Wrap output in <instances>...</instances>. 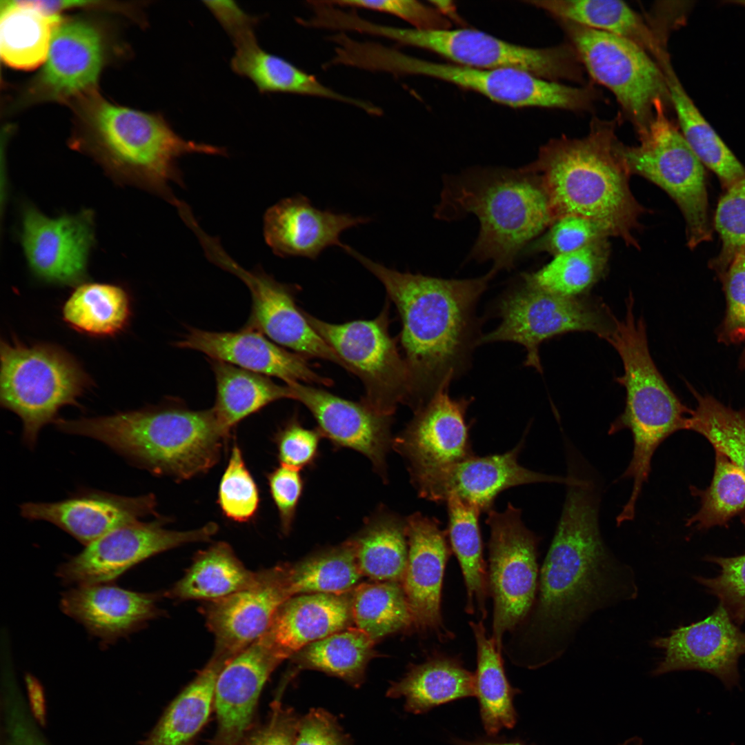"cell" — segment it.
Instances as JSON below:
<instances>
[{"label":"cell","mask_w":745,"mask_h":745,"mask_svg":"<svg viewBox=\"0 0 745 745\" xmlns=\"http://www.w3.org/2000/svg\"><path fill=\"white\" fill-rule=\"evenodd\" d=\"M726 3L735 4L745 8V0H727Z\"/></svg>","instance_id":"03108f58"},{"label":"cell","mask_w":745,"mask_h":745,"mask_svg":"<svg viewBox=\"0 0 745 745\" xmlns=\"http://www.w3.org/2000/svg\"><path fill=\"white\" fill-rule=\"evenodd\" d=\"M164 523L157 519L117 528L61 564L57 575L66 585L111 583L146 559L188 543L209 540L218 530L215 523L186 531L165 529Z\"/></svg>","instance_id":"e0dca14e"},{"label":"cell","mask_w":745,"mask_h":745,"mask_svg":"<svg viewBox=\"0 0 745 745\" xmlns=\"http://www.w3.org/2000/svg\"><path fill=\"white\" fill-rule=\"evenodd\" d=\"M616 124L594 117L585 137L552 139L522 168L538 175L552 223L566 216L586 218L609 237L639 248L634 232L646 209L633 196L630 175L617 154Z\"/></svg>","instance_id":"3957f363"},{"label":"cell","mask_w":745,"mask_h":745,"mask_svg":"<svg viewBox=\"0 0 745 745\" xmlns=\"http://www.w3.org/2000/svg\"><path fill=\"white\" fill-rule=\"evenodd\" d=\"M379 34L402 46L435 52L456 64L483 69H515L552 81L586 84L584 67L570 43L530 48L470 28L421 30L384 25Z\"/></svg>","instance_id":"4fadbf2b"},{"label":"cell","mask_w":745,"mask_h":745,"mask_svg":"<svg viewBox=\"0 0 745 745\" xmlns=\"http://www.w3.org/2000/svg\"><path fill=\"white\" fill-rule=\"evenodd\" d=\"M321 436L319 430L306 428L296 419L290 420L275 437L280 464L299 470L312 464Z\"/></svg>","instance_id":"6f0895ef"},{"label":"cell","mask_w":745,"mask_h":745,"mask_svg":"<svg viewBox=\"0 0 745 745\" xmlns=\"http://www.w3.org/2000/svg\"><path fill=\"white\" fill-rule=\"evenodd\" d=\"M290 597L286 565H281L257 573L247 588L210 602L203 613L215 637L214 656L229 661L262 637Z\"/></svg>","instance_id":"7402d4cb"},{"label":"cell","mask_w":745,"mask_h":745,"mask_svg":"<svg viewBox=\"0 0 745 745\" xmlns=\"http://www.w3.org/2000/svg\"><path fill=\"white\" fill-rule=\"evenodd\" d=\"M0 403L22 421V440L33 449L41 429L59 419V410L78 406L93 385L78 361L48 343L1 341Z\"/></svg>","instance_id":"ba28073f"},{"label":"cell","mask_w":745,"mask_h":745,"mask_svg":"<svg viewBox=\"0 0 745 745\" xmlns=\"http://www.w3.org/2000/svg\"><path fill=\"white\" fill-rule=\"evenodd\" d=\"M488 593L493 601L491 638L501 652L504 637L525 619L537 590L539 539L522 520V512L508 503L503 512L490 510Z\"/></svg>","instance_id":"9a60e30c"},{"label":"cell","mask_w":745,"mask_h":745,"mask_svg":"<svg viewBox=\"0 0 745 745\" xmlns=\"http://www.w3.org/2000/svg\"><path fill=\"white\" fill-rule=\"evenodd\" d=\"M107 33L92 19L61 17L54 28L43 66L27 88L26 100L70 105L97 90L100 73L109 56Z\"/></svg>","instance_id":"2e32d148"},{"label":"cell","mask_w":745,"mask_h":745,"mask_svg":"<svg viewBox=\"0 0 745 745\" xmlns=\"http://www.w3.org/2000/svg\"><path fill=\"white\" fill-rule=\"evenodd\" d=\"M72 148L88 155L115 180L154 193L173 205L170 183L183 186L179 157L192 153L226 155L225 148L180 137L159 113L114 104L98 90L71 104Z\"/></svg>","instance_id":"277c9868"},{"label":"cell","mask_w":745,"mask_h":745,"mask_svg":"<svg viewBox=\"0 0 745 745\" xmlns=\"http://www.w3.org/2000/svg\"><path fill=\"white\" fill-rule=\"evenodd\" d=\"M448 386L440 388L414 410L413 419L393 440L392 446L406 460L409 473L475 455L466 422L471 400L450 397Z\"/></svg>","instance_id":"603a6c76"},{"label":"cell","mask_w":745,"mask_h":745,"mask_svg":"<svg viewBox=\"0 0 745 745\" xmlns=\"http://www.w3.org/2000/svg\"><path fill=\"white\" fill-rule=\"evenodd\" d=\"M216 381V399L212 407L221 425L227 431L246 417L281 399H292L286 384L272 381L268 376L210 359Z\"/></svg>","instance_id":"ab89813d"},{"label":"cell","mask_w":745,"mask_h":745,"mask_svg":"<svg viewBox=\"0 0 745 745\" xmlns=\"http://www.w3.org/2000/svg\"><path fill=\"white\" fill-rule=\"evenodd\" d=\"M475 695L474 676L457 658L435 655L414 665L386 692L390 698L404 697L408 713H425L439 705Z\"/></svg>","instance_id":"e575fe53"},{"label":"cell","mask_w":745,"mask_h":745,"mask_svg":"<svg viewBox=\"0 0 745 745\" xmlns=\"http://www.w3.org/2000/svg\"><path fill=\"white\" fill-rule=\"evenodd\" d=\"M156 506L152 494L127 497L87 488L58 501L23 503L19 509L23 517L50 522L86 546L117 528L155 515Z\"/></svg>","instance_id":"484cf974"},{"label":"cell","mask_w":745,"mask_h":745,"mask_svg":"<svg viewBox=\"0 0 745 745\" xmlns=\"http://www.w3.org/2000/svg\"><path fill=\"white\" fill-rule=\"evenodd\" d=\"M272 498L278 510L281 530L288 534L304 488L299 470L280 464L268 475Z\"/></svg>","instance_id":"94428289"},{"label":"cell","mask_w":745,"mask_h":745,"mask_svg":"<svg viewBox=\"0 0 745 745\" xmlns=\"http://www.w3.org/2000/svg\"><path fill=\"white\" fill-rule=\"evenodd\" d=\"M293 745H353L336 716L312 708L300 717Z\"/></svg>","instance_id":"91938a15"},{"label":"cell","mask_w":745,"mask_h":745,"mask_svg":"<svg viewBox=\"0 0 745 745\" xmlns=\"http://www.w3.org/2000/svg\"><path fill=\"white\" fill-rule=\"evenodd\" d=\"M657 62L665 77L679 128L703 165L717 177L724 190L745 177V167L705 119L675 73L668 52Z\"/></svg>","instance_id":"836d02e7"},{"label":"cell","mask_w":745,"mask_h":745,"mask_svg":"<svg viewBox=\"0 0 745 745\" xmlns=\"http://www.w3.org/2000/svg\"><path fill=\"white\" fill-rule=\"evenodd\" d=\"M370 218L322 210L302 195L280 200L264 217V235L272 252L281 257L316 259L327 248L344 245L339 239L347 229Z\"/></svg>","instance_id":"f1b7e54d"},{"label":"cell","mask_w":745,"mask_h":745,"mask_svg":"<svg viewBox=\"0 0 745 745\" xmlns=\"http://www.w3.org/2000/svg\"><path fill=\"white\" fill-rule=\"evenodd\" d=\"M372 72L396 76L421 75L477 92L513 108L539 107L590 112L601 100L590 83L571 86L515 69H483L453 63H438L404 54L380 43L368 55Z\"/></svg>","instance_id":"9c48e42d"},{"label":"cell","mask_w":745,"mask_h":745,"mask_svg":"<svg viewBox=\"0 0 745 745\" xmlns=\"http://www.w3.org/2000/svg\"><path fill=\"white\" fill-rule=\"evenodd\" d=\"M448 515V536L451 549L459 564L466 590V611L486 619L489 595L487 572L483 559L482 541L477 508L457 497L446 501Z\"/></svg>","instance_id":"60d3db41"},{"label":"cell","mask_w":745,"mask_h":745,"mask_svg":"<svg viewBox=\"0 0 745 745\" xmlns=\"http://www.w3.org/2000/svg\"><path fill=\"white\" fill-rule=\"evenodd\" d=\"M726 299V312L718 332L726 344L745 341V247L720 279Z\"/></svg>","instance_id":"11a10c76"},{"label":"cell","mask_w":745,"mask_h":745,"mask_svg":"<svg viewBox=\"0 0 745 745\" xmlns=\"http://www.w3.org/2000/svg\"><path fill=\"white\" fill-rule=\"evenodd\" d=\"M352 622L351 595L303 594L279 606L262 637L283 662L310 644L349 628Z\"/></svg>","instance_id":"4dcf8cb0"},{"label":"cell","mask_w":745,"mask_h":745,"mask_svg":"<svg viewBox=\"0 0 745 745\" xmlns=\"http://www.w3.org/2000/svg\"><path fill=\"white\" fill-rule=\"evenodd\" d=\"M350 541L363 576L402 583L408 557L406 519L380 510Z\"/></svg>","instance_id":"74e56055"},{"label":"cell","mask_w":745,"mask_h":745,"mask_svg":"<svg viewBox=\"0 0 745 745\" xmlns=\"http://www.w3.org/2000/svg\"><path fill=\"white\" fill-rule=\"evenodd\" d=\"M608 256L607 238L602 239L577 250L555 256L539 270L524 274L523 281L562 296H584L603 276Z\"/></svg>","instance_id":"f6af8a7d"},{"label":"cell","mask_w":745,"mask_h":745,"mask_svg":"<svg viewBox=\"0 0 745 745\" xmlns=\"http://www.w3.org/2000/svg\"><path fill=\"white\" fill-rule=\"evenodd\" d=\"M468 213L480 224L470 257L492 260L491 270L496 272L511 268L521 250L552 224L538 175L522 167L475 170L447 177L436 217L453 220Z\"/></svg>","instance_id":"8992f818"},{"label":"cell","mask_w":745,"mask_h":745,"mask_svg":"<svg viewBox=\"0 0 745 745\" xmlns=\"http://www.w3.org/2000/svg\"><path fill=\"white\" fill-rule=\"evenodd\" d=\"M608 237L606 232L594 221L581 217L566 216L555 221L533 244L532 250L546 252L555 257Z\"/></svg>","instance_id":"db71d44e"},{"label":"cell","mask_w":745,"mask_h":745,"mask_svg":"<svg viewBox=\"0 0 745 745\" xmlns=\"http://www.w3.org/2000/svg\"><path fill=\"white\" fill-rule=\"evenodd\" d=\"M590 77L615 96L638 136L662 103L672 108L664 74L642 48L625 38L568 21L557 20Z\"/></svg>","instance_id":"8fae6325"},{"label":"cell","mask_w":745,"mask_h":745,"mask_svg":"<svg viewBox=\"0 0 745 745\" xmlns=\"http://www.w3.org/2000/svg\"><path fill=\"white\" fill-rule=\"evenodd\" d=\"M59 14H49L31 1H1L0 54L12 68L31 70L44 63Z\"/></svg>","instance_id":"8d00e7d4"},{"label":"cell","mask_w":745,"mask_h":745,"mask_svg":"<svg viewBox=\"0 0 745 745\" xmlns=\"http://www.w3.org/2000/svg\"><path fill=\"white\" fill-rule=\"evenodd\" d=\"M281 662L261 637L223 666L215 688L217 730L206 745H244L261 691Z\"/></svg>","instance_id":"cb8c5ba5"},{"label":"cell","mask_w":745,"mask_h":745,"mask_svg":"<svg viewBox=\"0 0 745 745\" xmlns=\"http://www.w3.org/2000/svg\"><path fill=\"white\" fill-rule=\"evenodd\" d=\"M203 3L213 14L231 39L255 30L259 18L244 11L231 1H204Z\"/></svg>","instance_id":"6125c7cd"},{"label":"cell","mask_w":745,"mask_h":745,"mask_svg":"<svg viewBox=\"0 0 745 745\" xmlns=\"http://www.w3.org/2000/svg\"><path fill=\"white\" fill-rule=\"evenodd\" d=\"M700 497L699 510L687 519L688 526L708 529L724 526L734 517L745 513V475L724 454L715 451L712 481L705 490L693 488Z\"/></svg>","instance_id":"c3c4849f"},{"label":"cell","mask_w":745,"mask_h":745,"mask_svg":"<svg viewBox=\"0 0 745 745\" xmlns=\"http://www.w3.org/2000/svg\"><path fill=\"white\" fill-rule=\"evenodd\" d=\"M257 573L248 570L225 542L199 552L170 595L181 599L215 601L247 588Z\"/></svg>","instance_id":"7bdbcfd3"},{"label":"cell","mask_w":745,"mask_h":745,"mask_svg":"<svg viewBox=\"0 0 745 745\" xmlns=\"http://www.w3.org/2000/svg\"><path fill=\"white\" fill-rule=\"evenodd\" d=\"M291 597L313 593L341 595L352 590L363 576L350 540L286 565Z\"/></svg>","instance_id":"bcb514c9"},{"label":"cell","mask_w":745,"mask_h":745,"mask_svg":"<svg viewBox=\"0 0 745 745\" xmlns=\"http://www.w3.org/2000/svg\"><path fill=\"white\" fill-rule=\"evenodd\" d=\"M668 108L657 106L639 143L618 141L617 152L630 175L646 178L664 190L681 210L687 245L693 249L712 239L704 166L691 150L679 128L668 117Z\"/></svg>","instance_id":"30bf717a"},{"label":"cell","mask_w":745,"mask_h":745,"mask_svg":"<svg viewBox=\"0 0 745 745\" xmlns=\"http://www.w3.org/2000/svg\"><path fill=\"white\" fill-rule=\"evenodd\" d=\"M555 534L533 604L503 646L513 664L535 668L560 657L595 610L637 592L633 575L610 555L600 535L598 497L590 480L569 474Z\"/></svg>","instance_id":"6da1fadb"},{"label":"cell","mask_w":745,"mask_h":745,"mask_svg":"<svg viewBox=\"0 0 745 745\" xmlns=\"http://www.w3.org/2000/svg\"><path fill=\"white\" fill-rule=\"evenodd\" d=\"M7 745H46L17 702L8 706Z\"/></svg>","instance_id":"be15d7a7"},{"label":"cell","mask_w":745,"mask_h":745,"mask_svg":"<svg viewBox=\"0 0 745 745\" xmlns=\"http://www.w3.org/2000/svg\"><path fill=\"white\" fill-rule=\"evenodd\" d=\"M286 384L292 390V399L312 413L322 436L336 446L362 453L385 479L386 453L393 442L390 417L379 414L363 401L347 400L307 384Z\"/></svg>","instance_id":"4316f807"},{"label":"cell","mask_w":745,"mask_h":745,"mask_svg":"<svg viewBox=\"0 0 745 745\" xmlns=\"http://www.w3.org/2000/svg\"><path fill=\"white\" fill-rule=\"evenodd\" d=\"M60 607L105 646L126 637L158 614L154 595L111 583L75 586L62 593Z\"/></svg>","instance_id":"f546056e"},{"label":"cell","mask_w":745,"mask_h":745,"mask_svg":"<svg viewBox=\"0 0 745 745\" xmlns=\"http://www.w3.org/2000/svg\"><path fill=\"white\" fill-rule=\"evenodd\" d=\"M739 366L741 368H745V348L740 357Z\"/></svg>","instance_id":"003e7915"},{"label":"cell","mask_w":745,"mask_h":745,"mask_svg":"<svg viewBox=\"0 0 745 745\" xmlns=\"http://www.w3.org/2000/svg\"><path fill=\"white\" fill-rule=\"evenodd\" d=\"M206 253L211 261L237 276L249 289L252 308L246 327L304 357L327 360L347 370L342 360L297 307L292 286L276 281L259 268L244 269L226 253L219 241L211 244Z\"/></svg>","instance_id":"ac0fdd59"},{"label":"cell","mask_w":745,"mask_h":745,"mask_svg":"<svg viewBox=\"0 0 745 745\" xmlns=\"http://www.w3.org/2000/svg\"><path fill=\"white\" fill-rule=\"evenodd\" d=\"M524 441L499 455H475L447 465L410 473L419 497L434 502H446L457 497L488 513L497 496L504 490L522 484L548 482L567 484L569 477L548 475L528 470L518 462Z\"/></svg>","instance_id":"d6986e66"},{"label":"cell","mask_w":745,"mask_h":745,"mask_svg":"<svg viewBox=\"0 0 745 745\" xmlns=\"http://www.w3.org/2000/svg\"><path fill=\"white\" fill-rule=\"evenodd\" d=\"M633 303V298L628 299L624 318L617 319L615 329L607 339L622 361L624 372L616 381L626 394L624 412L612 423L608 433L628 429L633 438L632 458L621 476L633 481L630 497L621 511L628 518L635 517L655 450L670 435L686 430L692 412L673 392L655 366L645 323L642 318H635Z\"/></svg>","instance_id":"52a82bcc"},{"label":"cell","mask_w":745,"mask_h":745,"mask_svg":"<svg viewBox=\"0 0 745 745\" xmlns=\"http://www.w3.org/2000/svg\"><path fill=\"white\" fill-rule=\"evenodd\" d=\"M176 346L197 350L210 359L282 379L286 384L304 382L330 386L332 380L314 371L306 357L291 352L261 332L245 327L237 332H212L190 328Z\"/></svg>","instance_id":"83f0119b"},{"label":"cell","mask_w":745,"mask_h":745,"mask_svg":"<svg viewBox=\"0 0 745 745\" xmlns=\"http://www.w3.org/2000/svg\"><path fill=\"white\" fill-rule=\"evenodd\" d=\"M355 627L374 641L414 624L401 583L375 582L357 585L351 594Z\"/></svg>","instance_id":"7dc6e473"},{"label":"cell","mask_w":745,"mask_h":745,"mask_svg":"<svg viewBox=\"0 0 745 745\" xmlns=\"http://www.w3.org/2000/svg\"><path fill=\"white\" fill-rule=\"evenodd\" d=\"M693 392L697 404L688 417L686 430L704 436L745 475V410H733L711 395Z\"/></svg>","instance_id":"681fc988"},{"label":"cell","mask_w":745,"mask_h":745,"mask_svg":"<svg viewBox=\"0 0 745 745\" xmlns=\"http://www.w3.org/2000/svg\"><path fill=\"white\" fill-rule=\"evenodd\" d=\"M233 43L235 52L230 62L232 70L251 80L261 93L283 92L327 98L349 103L371 115L380 116L382 113L379 107L339 93L286 59L266 52L258 44L255 34L240 38Z\"/></svg>","instance_id":"1f68e13d"},{"label":"cell","mask_w":745,"mask_h":745,"mask_svg":"<svg viewBox=\"0 0 745 745\" xmlns=\"http://www.w3.org/2000/svg\"><path fill=\"white\" fill-rule=\"evenodd\" d=\"M501 321L481 337L479 344L508 341L524 346L525 366L542 372L540 345L555 336L589 332L607 341L617 319L601 301L586 297H566L533 287L525 281L506 292L497 304Z\"/></svg>","instance_id":"7c38bea8"},{"label":"cell","mask_w":745,"mask_h":745,"mask_svg":"<svg viewBox=\"0 0 745 745\" xmlns=\"http://www.w3.org/2000/svg\"><path fill=\"white\" fill-rule=\"evenodd\" d=\"M228 662L212 656L194 679L170 702L140 745H192L214 708L217 676Z\"/></svg>","instance_id":"d590c367"},{"label":"cell","mask_w":745,"mask_h":745,"mask_svg":"<svg viewBox=\"0 0 745 745\" xmlns=\"http://www.w3.org/2000/svg\"><path fill=\"white\" fill-rule=\"evenodd\" d=\"M66 434L99 441L133 466L177 480L204 473L221 457L229 433L213 408L161 405L110 415L59 418Z\"/></svg>","instance_id":"5b68a950"},{"label":"cell","mask_w":745,"mask_h":745,"mask_svg":"<svg viewBox=\"0 0 745 745\" xmlns=\"http://www.w3.org/2000/svg\"><path fill=\"white\" fill-rule=\"evenodd\" d=\"M713 227L722 246L708 266L721 279L737 255L745 247V177L733 183L720 197Z\"/></svg>","instance_id":"f907efd6"},{"label":"cell","mask_w":745,"mask_h":745,"mask_svg":"<svg viewBox=\"0 0 745 745\" xmlns=\"http://www.w3.org/2000/svg\"><path fill=\"white\" fill-rule=\"evenodd\" d=\"M383 284L401 321L400 343L410 379L409 406L415 410L467 367L479 344L475 306L495 275L446 279L401 272L344 250Z\"/></svg>","instance_id":"7a4b0ae2"},{"label":"cell","mask_w":745,"mask_h":745,"mask_svg":"<svg viewBox=\"0 0 745 745\" xmlns=\"http://www.w3.org/2000/svg\"><path fill=\"white\" fill-rule=\"evenodd\" d=\"M705 560L719 567L714 577L696 576V581L716 597L739 626L745 622V553L732 557L707 556Z\"/></svg>","instance_id":"f5cc1de1"},{"label":"cell","mask_w":745,"mask_h":745,"mask_svg":"<svg viewBox=\"0 0 745 745\" xmlns=\"http://www.w3.org/2000/svg\"><path fill=\"white\" fill-rule=\"evenodd\" d=\"M456 745H524L519 742H502L488 740L457 741ZM618 745H639L634 737L630 738Z\"/></svg>","instance_id":"e7e4bbea"},{"label":"cell","mask_w":745,"mask_h":745,"mask_svg":"<svg viewBox=\"0 0 745 745\" xmlns=\"http://www.w3.org/2000/svg\"><path fill=\"white\" fill-rule=\"evenodd\" d=\"M338 7L365 8L388 13L410 23L421 30L450 29V21L433 6L415 0L330 1Z\"/></svg>","instance_id":"9f6ffc18"},{"label":"cell","mask_w":745,"mask_h":745,"mask_svg":"<svg viewBox=\"0 0 745 745\" xmlns=\"http://www.w3.org/2000/svg\"><path fill=\"white\" fill-rule=\"evenodd\" d=\"M375 642L364 631L349 627L310 644L292 657L299 668L326 673L358 688L374 655Z\"/></svg>","instance_id":"ee69618b"},{"label":"cell","mask_w":745,"mask_h":745,"mask_svg":"<svg viewBox=\"0 0 745 745\" xmlns=\"http://www.w3.org/2000/svg\"><path fill=\"white\" fill-rule=\"evenodd\" d=\"M218 503L226 517L238 522L252 519L259 507L257 486L237 444L232 448L228 465L220 481Z\"/></svg>","instance_id":"816d5d0a"},{"label":"cell","mask_w":745,"mask_h":745,"mask_svg":"<svg viewBox=\"0 0 745 745\" xmlns=\"http://www.w3.org/2000/svg\"><path fill=\"white\" fill-rule=\"evenodd\" d=\"M477 647L474 676L475 695L479 702L481 720L490 735L514 727L517 713L513 700L518 690L506 675L501 652L488 636L483 621L470 622Z\"/></svg>","instance_id":"f35d334b"},{"label":"cell","mask_w":745,"mask_h":745,"mask_svg":"<svg viewBox=\"0 0 745 745\" xmlns=\"http://www.w3.org/2000/svg\"><path fill=\"white\" fill-rule=\"evenodd\" d=\"M21 244L28 267L41 281L79 286L86 279L94 244V216L90 210L50 218L26 206L21 219Z\"/></svg>","instance_id":"ffe728a7"},{"label":"cell","mask_w":745,"mask_h":745,"mask_svg":"<svg viewBox=\"0 0 745 745\" xmlns=\"http://www.w3.org/2000/svg\"><path fill=\"white\" fill-rule=\"evenodd\" d=\"M653 644L664 650L653 671L655 675L697 670L715 675L728 687L738 683V662L745 655V631L719 604L706 617L673 630Z\"/></svg>","instance_id":"44dd1931"},{"label":"cell","mask_w":745,"mask_h":745,"mask_svg":"<svg viewBox=\"0 0 745 745\" xmlns=\"http://www.w3.org/2000/svg\"><path fill=\"white\" fill-rule=\"evenodd\" d=\"M408 564L401 583L414 625L436 634L440 641L453 637L441 611L442 583L450 553L447 531L435 518L415 513L406 519Z\"/></svg>","instance_id":"d4e9b609"},{"label":"cell","mask_w":745,"mask_h":745,"mask_svg":"<svg viewBox=\"0 0 745 745\" xmlns=\"http://www.w3.org/2000/svg\"><path fill=\"white\" fill-rule=\"evenodd\" d=\"M132 316L129 294L122 287L84 283L64 303L62 317L73 330L93 337H114L123 331Z\"/></svg>","instance_id":"b9f144b4"},{"label":"cell","mask_w":745,"mask_h":745,"mask_svg":"<svg viewBox=\"0 0 745 745\" xmlns=\"http://www.w3.org/2000/svg\"><path fill=\"white\" fill-rule=\"evenodd\" d=\"M528 4L556 20L568 21L628 39L654 59L667 49L668 32L659 30L619 0H530Z\"/></svg>","instance_id":"d6a6232c"},{"label":"cell","mask_w":745,"mask_h":745,"mask_svg":"<svg viewBox=\"0 0 745 745\" xmlns=\"http://www.w3.org/2000/svg\"><path fill=\"white\" fill-rule=\"evenodd\" d=\"M286 683L282 682L270 705L269 717L265 724L254 728L244 745H293L300 716L291 707L283 705L281 699Z\"/></svg>","instance_id":"680465c9"},{"label":"cell","mask_w":745,"mask_h":745,"mask_svg":"<svg viewBox=\"0 0 745 745\" xmlns=\"http://www.w3.org/2000/svg\"><path fill=\"white\" fill-rule=\"evenodd\" d=\"M309 324L336 352L347 370L364 387L362 401L380 415L393 414L410 404V379L404 356L388 330V306L370 320L344 324L324 321L302 310Z\"/></svg>","instance_id":"5bb4252c"}]
</instances>
